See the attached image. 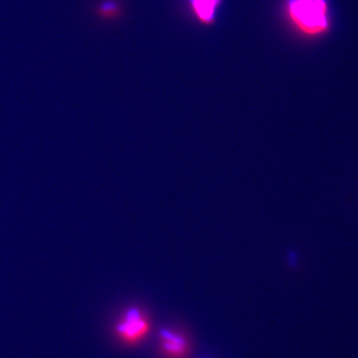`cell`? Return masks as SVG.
I'll return each instance as SVG.
<instances>
[{
  "label": "cell",
  "mask_w": 358,
  "mask_h": 358,
  "mask_svg": "<svg viewBox=\"0 0 358 358\" xmlns=\"http://www.w3.org/2000/svg\"><path fill=\"white\" fill-rule=\"evenodd\" d=\"M145 329L144 322L141 320L140 312L136 308L129 310L125 317L124 323L119 326V331L128 337H134L140 334Z\"/></svg>",
  "instance_id": "obj_3"
},
{
  "label": "cell",
  "mask_w": 358,
  "mask_h": 358,
  "mask_svg": "<svg viewBox=\"0 0 358 358\" xmlns=\"http://www.w3.org/2000/svg\"><path fill=\"white\" fill-rule=\"evenodd\" d=\"M291 15L299 24L317 32L328 26L326 0H290Z\"/></svg>",
  "instance_id": "obj_1"
},
{
  "label": "cell",
  "mask_w": 358,
  "mask_h": 358,
  "mask_svg": "<svg viewBox=\"0 0 358 358\" xmlns=\"http://www.w3.org/2000/svg\"><path fill=\"white\" fill-rule=\"evenodd\" d=\"M161 334H162L163 337L165 339H167L169 343H173L180 344V345L185 346V340L178 337L176 334L170 333L168 330H162L161 331Z\"/></svg>",
  "instance_id": "obj_5"
},
{
  "label": "cell",
  "mask_w": 358,
  "mask_h": 358,
  "mask_svg": "<svg viewBox=\"0 0 358 358\" xmlns=\"http://www.w3.org/2000/svg\"><path fill=\"white\" fill-rule=\"evenodd\" d=\"M117 11V4L112 1L103 3L100 7V12L102 15H113Z\"/></svg>",
  "instance_id": "obj_4"
},
{
  "label": "cell",
  "mask_w": 358,
  "mask_h": 358,
  "mask_svg": "<svg viewBox=\"0 0 358 358\" xmlns=\"http://www.w3.org/2000/svg\"><path fill=\"white\" fill-rule=\"evenodd\" d=\"M222 0H189L192 13L200 22L210 24L215 20Z\"/></svg>",
  "instance_id": "obj_2"
}]
</instances>
